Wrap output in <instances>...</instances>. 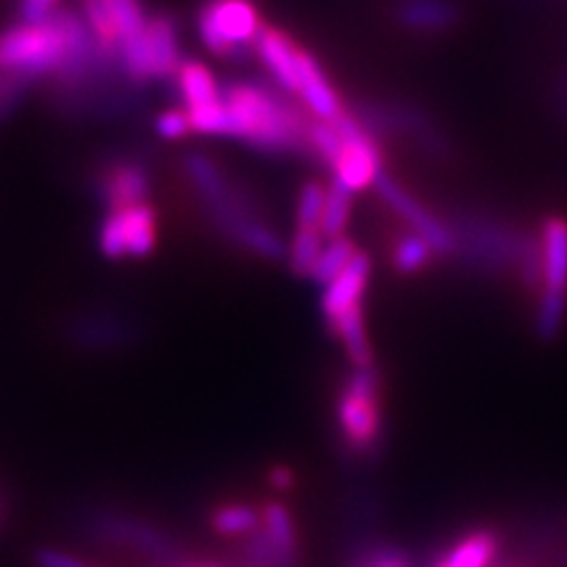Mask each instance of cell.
<instances>
[{
    "label": "cell",
    "mask_w": 567,
    "mask_h": 567,
    "mask_svg": "<svg viewBox=\"0 0 567 567\" xmlns=\"http://www.w3.org/2000/svg\"><path fill=\"white\" fill-rule=\"evenodd\" d=\"M187 181L197 194L210 225L248 256L287 262V241L260 216L251 197L210 156L187 154L183 162Z\"/></svg>",
    "instance_id": "cell-1"
},
{
    "label": "cell",
    "mask_w": 567,
    "mask_h": 567,
    "mask_svg": "<svg viewBox=\"0 0 567 567\" xmlns=\"http://www.w3.org/2000/svg\"><path fill=\"white\" fill-rule=\"evenodd\" d=\"M229 137L260 152H298L308 147L310 123L275 87L260 81L223 83Z\"/></svg>",
    "instance_id": "cell-2"
},
{
    "label": "cell",
    "mask_w": 567,
    "mask_h": 567,
    "mask_svg": "<svg viewBox=\"0 0 567 567\" xmlns=\"http://www.w3.org/2000/svg\"><path fill=\"white\" fill-rule=\"evenodd\" d=\"M81 527L93 542L123 548L140 558L154 563L156 567H181L187 563L185 546L171 532L135 513L118 508H93L87 511Z\"/></svg>",
    "instance_id": "cell-3"
},
{
    "label": "cell",
    "mask_w": 567,
    "mask_h": 567,
    "mask_svg": "<svg viewBox=\"0 0 567 567\" xmlns=\"http://www.w3.org/2000/svg\"><path fill=\"white\" fill-rule=\"evenodd\" d=\"M333 416L348 454L369 456L379 452L383 440V400L377 367H352L336 395Z\"/></svg>",
    "instance_id": "cell-4"
},
{
    "label": "cell",
    "mask_w": 567,
    "mask_h": 567,
    "mask_svg": "<svg viewBox=\"0 0 567 567\" xmlns=\"http://www.w3.org/2000/svg\"><path fill=\"white\" fill-rule=\"evenodd\" d=\"M539 291L535 329L556 341L567 319V218L548 216L539 227Z\"/></svg>",
    "instance_id": "cell-5"
},
{
    "label": "cell",
    "mask_w": 567,
    "mask_h": 567,
    "mask_svg": "<svg viewBox=\"0 0 567 567\" xmlns=\"http://www.w3.org/2000/svg\"><path fill=\"white\" fill-rule=\"evenodd\" d=\"M199 39L218 58H244L254 50L262 22L254 0H206L197 14Z\"/></svg>",
    "instance_id": "cell-6"
},
{
    "label": "cell",
    "mask_w": 567,
    "mask_h": 567,
    "mask_svg": "<svg viewBox=\"0 0 567 567\" xmlns=\"http://www.w3.org/2000/svg\"><path fill=\"white\" fill-rule=\"evenodd\" d=\"M97 251L104 260H147L158 244V213L152 204L104 210L97 227Z\"/></svg>",
    "instance_id": "cell-7"
},
{
    "label": "cell",
    "mask_w": 567,
    "mask_h": 567,
    "mask_svg": "<svg viewBox=\"0 0 567 567\" xmlns=\"http://www.w3.org/2000/svg\"><path fill=\"white\" fill-rule=\"evenodd\" d=\"M260 527L244 544L241 567H300V535L293 511L281 499L260 504Z\"/></svg>",
    "instance_id": "cell-8"
},
{
    "label": "cell",
    "mask_w": 567,
    "mask_h": 567,
    "mask_svg": "<svg viewBox=\"0 0 567 567\" xmlns=\"http://www.w3.org/2000/svg\"><path fill=\"white\" fill-rule=\"evenodd\" d=\"M183 110L189 116L192 133L210 137H229V118L223 100V83L199 60H183L173 76Z\"/></svg>",
    "instance_id": "cell-9"
},
{
    "label": "cell",
    "mask_w": 567,
    "mask_h": 567,
    "mask_svg": "<svg viewBox=\"0 0 567 567\" xmlns=\"http://www.w3.org/2000/svg\"><path fill=\"white\" fill-rule=\"evenodd\" d=\"M336 123L341 128V145L327 164L331 171V183L343 185L352 194L371 189L383 173V162L374 133H369L348 112L341 118H336Z\"/></svg>",
    "instance_id": "cell-10"
},
{
    "label": "cell",
    "mask_w": 567,
    "mask_h": 567,
    "mask_svg": "<svg viewBox=\"0 0 567 567\" xmlns=\"http://www.w3.org/2000/svg\"><path fill=\"white\" fill-rule=\"evenodd\" d=\"M150 17L142 0H83V22L114 66L116 52L145 33Z\"/></svg>",
    "instance_id": "cell-11"
},
{
    "label": "cell",
    "mask_w": 567,
    "mask_h": 567,
    "mask_svg": "<svg viewBox=\"0 0 567 567\" xmlns=\"http://www.w3.org/2000/svg\"><path fill=\"white\" fill-rule=\"evenodd\" d=\"M374 189L379 192L383 204L400 218V223L410 229V233L429 241L437 256L450 258L456 254V237L452 223L440 218L437 213H433L423 202H419L410 189L395 181L393 175H388L383 171Z\"/></svg>",
    "instance_id": "cell-12"
},
{
    "label": "cell",
    "mask_w": 567,
    "mask_h": 567,
    "mask_svg": "<svg viewBox=\"0 0 567 567\" xmlns=\"http://www.w3.org/2000/svg\"><path fill=\"white\" fill-rule=\"evenodd\" d=\"M93 189L104 210L152 204V171L137 156H114L95 171Z\"/></svg>",
    "instance_id": "cell-13"
},
{
    "label": "cell",
    "mask_w": 567,
    "mask_h": 567,
    "mask_svg": "<svg viewBox=\"0 0 567 567\" xmlns=\"http://www.w3.org/2000/svg\"><path fill=\"white\" fill-rule=\"evenodd\" d=\"M371 272H374V260H371L367 251H358L348 262V268L327 284L322 289V298H319V312H322L327 327H331L348 310L364 306Z\"/></svg>",
    "instance_id": "cell-14"
},
{
    "label": "cell",
    "mask_w": 567,
    "mask_h": 567,
    "mask_svg": "<svg viewBox=\"0 0 567 567\" xmlns=\"http://www.w3.org/2000/svg\"><path fill=\"white\" fill-rule=\"evenodd\" d=\"M64 331H66V339L76 348L91 350V352L128 346L135 336L131 319L118 317L114 312H104V310L76 312L66 322Z\"/></svg>",
    "instance_id": "cell-15"
},
{
    "label": "cell",
    "mask_w": 567,
    "mask_h": 567,
    "mask_svg": "<svg viewBox=\"0 0 567 567\" xmlns=\"http://www.w3.org/2000/svg\"><path fill=\"white\" fill-rule=\"evenodd\" d=\"M296 97L306 104V110L315 116V121H336L346 114L339 93L333 91L324 69L319 66L308 50H300L298 58Z\"/></svg>",
    "instance_id": "cell-16"
},
{
    "label": "cell",
    "mask_w": 567,
    "mask_h": 567,
    "mask_svg": "<svg viewBox=\"0 0 567 567\" xmlns=\"http://www.w3.org/2000/svg\"><path fill=\"white\" fill-rule=\"evenodd\" d=\"M254 52L260 58L265 69H268V74L272 76L279 91L296 95L300 48L289 39V35L272 27H262L256 39Z\"/></svg>",
    "instance_id": "cell-17"
},
{
    "label": "cell",
    "mask_w": 567,
    "mask_h": 567,
    "mask_svg": "<svg viewBox=\"0 0 567 567\" xmlns=\"http://www.w3.org/2000/svg\"><path fill=\"white\" fill-rule=\"evenodd\" d=\"M336 341L343 346L346 358L354 369L362 367H377L374 362V348H371L369 329H367V315L364 306L348 310L343 317L336 319L331 327H327Z\"/></svg>",
    "instance_id": "cell-18"
},
{
    "label": "cell",
    "mask_w": 567,
    "mask_h": 567,
    "mask_svg": "<svg viewBox=\"0 0 567 567\" xmlns=\"http://www.w3.org/2000/svg\"><path fill=\"white\" fill-rule=\"evenodd\" d=\"M262 511L254 502H223L208 513V527L223 539H248L260 527Z\"/></svg>",
    "instance_id": "cell-19"
},
{
    "label": "cell",
    "mask_w": 567,
    "mask_h": 567,
    "mask_svg": "<svg viewBox=\"0 0 567 567\" xmlns=\"http://www.w3.org/2000/svg\"><path fill=\"white\" fill-rule=\"evenodd\" d=\"M499 554V537L492 529H473L454 542L433 567H492Z\"/></svg>",
    "instance_id": "cell-20"
},
{
    "label": "cell",
    "mask_w": 567,
    "mask_h": 567,
    "mask_svg": "<svg viewBox=\"0 0 567 567\" xmlns=\"http://www.w3.org/2000/svg\"><path fill=\"white\" fill-rule=\"evenodd\" d=\"M435 258H437L435 248L423 237L410 233V229H406L404 235H400L388 251L390 268H393L402 277L421 275L423 270L431 268Z\"/></svg>",
    "instance_id": "cell-21"
},
{
    "label": "cell",
    "mask_w": 567,
    "mask_h": 567,
    "mask_svg": "<svg viewBox=\"0 0 567 567\" xmlns=\"http://www.w3.org/2000/svg\"><path fill=\"white\" fill-rule=\"evenodd\" d=\"M454 3L450 0H402L398 20L414 31H440L454 24Z\"/></svg>",
    "instance_id": "cell-22"
},
{
    "label": "cell",
    "mask_w": 567,
    "mask_h": 567,
    "mask_svg": "<svg viewBox=\"0 0 567 567\" xmlns=\"http://www.w3.org/2000/svg\"><path fill=\"white\" fill-rule=\"evenodd\" d=\"M327 246V237L319 227H293L287 241V268L298 279H310L315 262Z\"/></svg>",
    "instance_id": "cell-23"
},
{
    "label": "cell",
    "mask_w": 567,
    "mask_h": 567,
    "mask_svg": "<svg viewBox=\"0 0 567 567\" xmlns=\"http://www.w3.org/2000/svg\"><path fill=\"white\" fill-rule=\"evenodd\" d=\"M358 251H360L358 244H354L348 235L339 237V239H329L315 262L310 281L324 289L329 281H333L348 268V262L354 258V254Z\"/></svg>",
    "instance_id": "cell-24"
},
{
    "label": "cell",
    "mask_w": 567,
    "mask_h": 567,
    "mask_svg": "<svg viewBox=\"0 0 567 567\" xmlns=\"http://www.w3.org/2000/svg\"><path fill=\"white\" fill-rule=\"evenodd\" d=\"M352 197L354 194L339 183H331L327 187V204L322 216V233L327 241L346 237V229L352 216Z\"/></svg>",
    "instance_id": "cell-25"
},
{
    "label": "cell",
    "mask_w": 567,
    "mask_h": 567,
    "mask_svg": "<svg viewBox=\"0 0 567 567\" xmlns=\"http://www.w3.org/2000/svg\"><path fill=\"white\" fill-rule=\"evenodd\" d=\"M327 204V185L319 181H308L298 189L293 227H319L322 229V216Z\"/></svg>",
    "instance_id": "cell-26"
},
{
    "label": "cell",
    "mask_w": 567,
    "mask_h": 567,
    "mask_svg": "<svg viewBox=\"0 0 567 567\" xmlns=\"http://www.w3.org/2000/svg\"><path fill=\"white\" fill-rule=\"evenodd\" d=\"M348 567H414V560L395 544H371L360 548Z\"/></svg>",
    "instance_id": "cell-27"
},
{
    "label": "cell",
    "mask_w": 567,
    "mask_h": 567,
    "mask_svg": "<svg viewBox=\"0 0 567 567\" xmlns=\"http://www.w3.org/2000/svg\"><path fill=\"white\" fill-rule=\"evenodd\" d=\"M154 128H156V135L162 140L177 142V140H185L192 133V123H189V116L183 106L181 110L175 106V110H166L156 116Z\"/></svg>",
    "instance_id": "cell-28"
},
{
    "label": "cell",
    "mask_w": 567,
    "mask_h": 567,
    "mask_svg": "<svg viewBox=\"0 0 567 567\" xmlns=\"http://www.w3.org/2000/svg\"><path fill=\"white\" fill-rule=\"evenodd\" d=\"M33 563L35 567H87L85 558L71 551H62V548H52V546L35 548Z\"/></svg>",
    "instance_id": "cell-29"
},
{
    "label": "cell",
    "mask_w": 567,
    "mask_h": 567,
    "mask_svg": "<svg viewBox=\"0 0 567 567\" xmlns=\"http://www.w3.org/2000/svg\"><path fill=\"white\" fill-rule=\"evenodd\" d=\"M268 485L272 492L277 494H284V492H291L296 487V473L284 466V464H277L268 471Z\"/></svg>",
    "instance_id": "cell-30"
},
{
    "label": "cell",
    "mask_w": 567,
    "mask_h": 567,
    "mask_svg": "<svg viewBox=\"0 0 567 567\" xmlns=\"http://www.w3.org/2000/svg\"><path fill=\"white\" fill-rule=\"evenodd\" d=\"M58 10V0H20L22 20H43Z\"/></svg>",
    "instance_id": "cell-31"
},
{
    "label": "cell",
    "mask_w": 567,
    "mask_h": 567,
    "mask_svg": "<svg viewBox=\"0 0 567 567\" xmlns=\"http://www.w3.org/2000/svg\"><path fill=\"white\" fill-rule=\"evenodd\" d=\"M181 567H227L225 563H218V560H187L185 565Z\"/></svg>",
    "instance_id": "cell-32"
},
{
    "label": "cell",
    "mask_w": 567,
    "mask_h": 567,
    "mask_svg": "<svg viewBox=\"0 0 567 567\" xmlns=\"http://www.w3.org/2000/svg\"><path fill=\"white\" fill-rule=\"evenodd\" d=\"M87 567H100V565H93V563H87Z\"/></svg>",
    "instance_id": "cell-33"
},
{
    "label": "cell",
    "mask_w": 567,
    "mask_h": 567,
    "mask_svg": "<svg viewBox=\"0 0 567 567\" xmlns=\"http://www.w3.org/2000/svg\"><path fill=\"white\" fill-rule=\"evenodd\" d=\"M565 97H567V91H565Z\"/></svg>",
    "instance_id": "cell-34"
}]
</instances>
